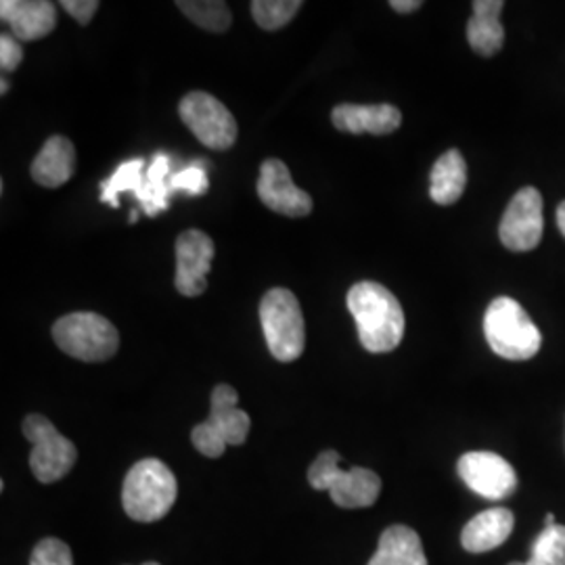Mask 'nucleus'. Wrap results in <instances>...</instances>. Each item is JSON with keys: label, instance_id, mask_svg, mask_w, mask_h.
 I'll return each mask as SVG.
<instances>
[{"label": "nucleus", "instance_id": "f257e3e1", "mask_svg": "<svg viewBox=\"0 0 565 565\" xmlns=\"http://www.w3.org/2000/svg\"><path fill=\"white\" fill-rule=\"evenodd\" d=\"M348 310L356 321L364 350L384 354L396 350L403 342V306L382 282H356L348 291Z\"/></svg>", "mask_w": 565, "mask_h": 565}, {"label": "nucleus", "instance_id": "f03ea898", "mask_svg": "<svg viewBox=\"0 0 565 565\" xmlns=\"http://www.w3.org/2000/svg\"><path fill=\"white\" fill-rule=\"evenodd\" d=\"M179 482L160 459H142L132 465L121 486V507L128 518L142 524L158 522L177 503Z\"/></svg>", "mask_w": 565, "mask_h": 565}, {"label": "nucleus", "instance_id": "7ed1b4c3", "mask_svg": "<svg viewBox=\"0 0 565 565\" xmlns=\"http://www.w3.org/2000/svg\"><path fill=\"white\" fill-rule=\"evenodd\" d=\"M484 335L492 352L507 361H530L543 343L539 327L530 321L522 303L507 296L488 306Z\"/></svg>", "mask_w": 565, "mask_h": 565}, {"label": "nucleus", "instance_id": "20e7f679", "mask_svg": "<svg viewBox=\"0 0 565 565\" xmlns=\"http://www.w3.org/2000/svg\"><path fill=\"white\" fill-rule=\"evenodd\" d=\"M340 452L324 450L308 469V482L315 490H329L333 503L343 509L375 505L382 492V480L375 471L352 467L343 471Z\"/></svg>", "mask_w": 565, "mask_h": 565}, {"label": "nucleus", "instance_id": "39448f33", "mask_svg": "<svg viewBox=\"0 0 565 565\" xmlns=\"http://www.w3.org/2000/svg\"><path fill=\"white\" fill-rule=\"evenodd\" d=\"M260 323L270 354L279 363H294L302 356L306 323L298 298L285 289H270L260 302Z\"/></svg>", "mask_w": 565, "mask_h": 565}, {"label": "nucleus", "instance_id": "423d86ee", "mask_svg": "<svg viewBox=\"0 0 565 565\" xmlns=\"http://www.w3.org/2000/svg\"><path fill=\"white\" fill-rule=\"evenodd\" d=\"M239 396L233 385L218 384L212 392V408L207 422L195 425L191 443L203 457L218 459L226 446H242L249 434V415L242 411Z\"/></svg>", "mask_w": 565, "mask_h": 565}, {"label": "nucleus", "instance_id": "0eeeda50", "mask_svg": "<svg viewBox=\"0 0 565 565\" xmlns=\"http://www.w3.org/2000/svg\"><path fill=\"white\" fill-rule=\"evenodd\" d=\"M53 340L82 363L109 361L120 348V333L97 312H72L53 324Z\"/></svg>", "mask_w": 565, "mask_h": 565}, {"label": "nucleus", "instance_id": "6e6552de", "mask_svg": "<svg viewBox=\"0 0 565 565\" xmlns=\"http://www.w3.org/2000/svg\"><path fill=\"white\" fill-rule=\"evenodd\" d=\"M23 436L32 443L30 469L41 484H53L65 478L78 459V450L55 425L42 415H28Z\"/></svg>", "mask_w": 565, "mask_h": 565}, {"label": "nucleus", "instance_id": "1a4fd4ad", "mask_svg": "<svg viewBox=\"0 0 565 565\" xmlns=\"http://www.w3.org/2000/svg\"><path fill=\"white\" fill-rule=\"evenodd\" d=\"M179 114L184 126L214 151H226L237 141V121L226 105L210 93L193 90L182 97Z\"/></svg>", "mask_w": 565, "mask_h": 565}, {"label": "nucleus", "instance_id": "9d476101", "mask_svg": "<svg viewBox=\"0 0 565 565\" xmlns=\"http://www.w3.org/2000/svg\"><path fill=\"white\" fill-rule=\"evenodd\" d=\"M543 195L534 186L515 193L499 226L501 242L511 252H530L543 239Z\"/></svg>", "mask_w": 565, "mask_h": 565}, {"label": "nucleus", "instance_id": "9b49d317", "mask_svg": "<svg viewBox=\"0 0 565 565\" xmlns=\"http://www.w3.org/2000/svg\"><path fill=\"white\" fill-rule=\"evenodd\" d=\"M457 469L465 484L490 501H503L518 488L515 469L497 452H467L459 459Z\"/></svg>", "mask_w": 565, "mask_h": 565}, {"label": "nucleus", "instance_id": "f8f14e48", "mask_svg": "<svg viewBox=\"0 0 565 565\" xmlns=\"http://www.w3.org/2000/svg\"><path fill=\"white\" fill-rule=\"evenodd\" d=\"M177 279L174 285L184 298H198L207 287V275L214 260V242L198 228L184 231L174 245Z\"/></svg>", "mask_w": 565, "mask_h": 565}, {"label": "nucleus", "instance_id": "ddd939ff", "mask_svg": "<svg viewBox=\"0 0 565 565\" xmlns=\"http://www.w3.org/2000/svg\"><path fill=\"white\" fill-rule=\"evenodd\" d=\"M258 198L268 210L282 216L302 218L312 212V198L294 184L291 172L281 160H266L260 166Z\"/></svg>", "mask_w": 565, "mask_h": 565}, {"label": "nucleus", "instance_id": "4468645a", "mask_svg": "<svg viewBox=\"0 0 565 565\" xmlns=\"http://www.w3.org/2000/svg\"><path fill=\"white\" fill-rule=\"evenodd\" d=\"M0 18L9 23L13 39L41 41L57 25V9L49 0H2Z\"/></svg>", "mask_w": 565, "mask_h": 565}, {"label": "nucleus", "instance_id": "2eb2a0df", "mask_svg": "<svg viewBox=\"0 0 565 565\" xmlns=\"http://www.w3.org/2000/svg\"><path fill=\"white\" fill-rule=\"evenodd\" d=\"M331 121L340 132L348 135H392L401 128L403 114L398 107L380 105H352L343 103L331 111Z\"/></svg>", "mask_w": 565, "mask_h": 565}, {"label": "nucleus", "instance_id": "dca6fc26", "mask_svg": "<svg viewBox=\"0 0 565 565\" xmlns=\"http://www.w3.org/2000/svg\"><path fill=\"white\" fill-rule=\"evenodd\" d=\"M503 7H505L503 0L473 2V15L467 23V41L482 57L497 55L505 44V28L501 23Z\"/></svg>", "mask_w": 565, "mask_h": 565}, {"label": "nucleus", "instance_id": "f3484780", "mask_svg": "<svg viewBox=\"0 0 565 565\" xmlns=\"http://www.w3.org/2000/svg\"><path fill=\"white\" fill-rule=\"evenodd\" d=\"M515 525L513 513L505 507L478 513L461 532V545L469 553H488L503 545Z\"/></svg>", "mask_w": 565, "mask_h": 565}, {"label": "nucleus", "instance_id": "a211bd4d", "mask_svg": "<svg viewBox=\"0 0 565 565\" xmlns=\"http://www.w3.org/2000/svg\"><path fill=\"white\" fill-rule=\"evenodd\" d=\"M76 170V149L65 137H51L42 145L39 156L34 158L30 174L32 179L46 189H57L72 179Z\"/></svg>", "mask_w": 565, "mask_h": 565}, {"label": "nucleus", "instance_id": "6ab92c4d", "mask_svg": "<svg viewBox=\"0 0 565 565\" xmlns=\"http://www.w3.org/2000/svg\"><path fill=\"white\" fill-rule=\"evenodd\" d=\"M369 565H427L419 534L408 525H390Z\"/></svg>", "mask_w": 565, "mask_h": 565}, {"label": "nucleus", "instance_id": "aec40b11", "mask_svg": "<svg viewBox=\"0 0 565 565\" xmlns=\"http://www.w3.org/2000/svg\"><path fill=\"white\" fill-rule=\"evenodd\" d=\"M467 184V163L459 149H450L434 163L429 174V195L440 205L459 202Z\"/></svg>", "mask_w": 565, "mask_h": 565}, {"label": "nucleus", "instance_id": "412c9836", "mask_svg": "<svg viewBox=\"0 0 565 565\" xmlns=\"http://www.w3.org/2000/svg\"><path fill=\"white\" fill-rule=\"evenodd\" d=\"M170 158L166 153H158L145 174V189H142L141 202L142 212L153 218L160 212L168 210V200L172 195L170 189Z\"/></svg>", "mask_w": 565, "mask_h": 565}, {"label": "nucleus", "instance_id": "4be33fe9", "mask_svg": "<svg viewBox=\"0 0 565 565\" xmlns=\"http://www.w3.org/2000/svg\"><path fill=\"white\" fill-rule=\"evenodd\" d=\"M145 174H147V168L142 160L121 163L107 181L102 182V202L109 203L111 207H118L120 205L118 198L121 193H135V198L141 200Z\"/></svg>", "mask_w": 565, "mask_h": 565}, {"label": "nucleus", "instance_id": "5701e85b", "mask_svg": "<svg viewBox=\"0 0 565 565\" xmlns=\"http://www.w3.org/2000/svg\"><path fill=\"white\" fill-rule=\"evenodd\" d=\"M177 7L182 13L207 32H226L233 23L231 9L223 0H179Z\"/></svg>", "mask_w": 565, "mask_h": 565}, {"label": "nucleus", "instance_id": "b1692460", "mask_svg": "<svg viewBox=\"0 0 565 565\" xmlns=\"http://www.w3.org/2000/svg\"><path fill=\"white\" fill-rule=\"evenodd\" d=\"M302 7V0H254L252 15L263 30L275 32L294 20Z\"/></svg>", "mask_w": 565, "mask_h": 565}, {"label": "nucleus", "instance_id": "393cba45", "mask_svg": "<svg viewBox=\"0 0 565 565\" xmlns=\"http://www.w3.org/2000/svg\"><path fill=\"white\" fill-rule=\"evenodd\" d=\"M530 557L545 565H565V525H545L532 545Z\"/></svg>", "mask_w": 565, "mask_h": 565}, {"label": "nucleus", "instance_id": "a878e982", "mask_svg": "<svg viewBox=\"0 0 565 565\" xmlns=\"http://www.w3.org/2000/svg\"><path fill=\"white\" fill-rule=\"evenodd\" d=\"M205 162L198 160V162L184 166L179 172H172L170 177V189L172 193L184 191L189 195H203L210 189V181H207V172H205Z\"/></svg>", "mask_w": 565, "mask_h": 565}, {"label": "nucleus", "instance_id": "bb28decb", "mask_svg": "<svg viewBox=\"0 0 565 565\" xmlns=\"http://www.w3.org/2000/svg\"><path fill=\"white\" fill-rule=\"evenodd\" d=\"M30 565H74V555L60 539H44L34 548Z\"/></svg>", "mask_w": 565, "mask_h": 565}, {"label": "nucleus", "instance_id": "cd10ccee", "mask_svg": "<svg viewBox=\"0 0 565 565\" xmlns=\"http://www.w3.org/2000/svg\"><path fill=\"white\" fill-rule=\"evenodd\" d=\"M21 60H23V49L20 42L15 41L13 36H0V67L4 74H11L20 67Z\"/></svg>", "mask_w": 565, "mask_h": 565}, {"label": "nucleus", "instance_id": "c85d7f7f", "mask_svg": "<svg viewBox=\"0 0 565 565\" xmlns=\"http://www.w3.org/2000/svg\"><path fill=\"white\" fill-rule=\"evenodd\" d=\"M99 7V0H61V9H65L81 25H88Z\"/></svg>", "mask_w": 565, "mask_h": 565}, {"label": "nucleus", "instance_id": "c756f323", "mask_svg": "<svg viewBox=\"0 0 565 565\" xmlns=\"http://www.w3.org/2000/svg\"><path fill=\"white\" fill-rule=\"evenodd\" d=\"M390 7L396 11V13H415L417 9H422L424 7V2L422 0H392L390 2Z\"/></svg>", "mask_w": 565, "mask_h": 565}, {"label": "nucleus", "instance_id": "7c9ffc66", "mask_svg": "<svg viewBox=\"0 0 565 565\" xmlns=\"http://www.w3.org/2000/svg\"><path fill=\"white\" fill-rule=\"evenodd\" d=\"M557 226L565 237V202L559 203V207H557Z\"/></svg>", "mask_w": 565, "mask_h": 565}, {"label": "nucleus", "instance_id": "2f4dec72", "mask_svg": "<svg viewBox=\"0 0 565 565\" xmlns=\"http://www.w3.org/2000/svg\"><path fill=\"white\" fill-rule=\"evenodd\" d=\"M509 565H545L543 562H539V559H534V557H530L527 562H513V564Z\"/></svg>", "mask_w": 565, "mask_h": 565}, {"label": "nucleus", "instance_id": "473e14b6", "mask_svg": "<svg viewBox=\"0 0 565 565\" xmlns=\"http://www.w3.org/2000/svg\"><path fill=\"white\" fill-rule=\"evenodd\" d=\"M0 90H2V95H7V90H9V82H7V78H2V84H0Z\"/></svg>", "mask_w": 565, "mask_h": 565}, {"label": "nucleus", "instance_id": "72a5a7b5", "mask_svg": "<svg viewBox=\"0 0 565 565\" xmlns=\"http://www.w3.org/2000/svg\"><path fill=\"white\" fill-rule=\"evenodd\" d=\"M545 525H555V515L553 513L546 515Z\"/></svg>", "mask_w": 565, "mask_h": 565}, {"label": "nucleus", "instance_id": "f704fd0d", "mask_svg": "<svg viewBox=\"0 0 565 565\" xmlns=\"http://www.w3.org/2000/svg\"><path fill=\"white\" fill-rule=\"evenodd\" d=\"M137 218H139V212H132V214H130V223H135Z\"/></svg>", "mask_w": 565, "mask_h": 565}, {"label": "nucleus", "instance_id": "c9c22d12", "mask_svg": "<svg viewBox=\"0 0 565 565\" xmlns=\"http://www.w3.org/2000/svg\"><path fill=\"white\" fill-rule=\"evenodd\" d=\"M142 565H160V564H156V562H149V564H142Z\"/></svg>", "mask_w": 565, "mask_h": 565}]
</instances>
